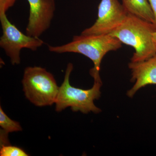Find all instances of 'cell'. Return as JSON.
<instances>
[{
  "label": "cell",
  "instance_id": "6",
  "mask_svg": "<svg viewBox=\"0 0 156 156\" xmlns=\"http://www.w3.org/2000/svg\"><path fill=\"white\" fill-rule=\"evenodd\" d=\"M128 12L119 0H101L95 23L85 29L82 34H110L122 25Z\"/></svg>",
  "mask_w": 156,
  "mask_h": 156
},
{
  "label": "cell",
  "instance_id": "11",
  "mask_svg": "<svg viewBox=\"0 0 156 156\" xmlns=\"http://www.w3.org/2000/svg\"><path fill=\"white\" fill-rule=\"evenodd\" d=\"M1 156H27L28 154L21 148L7 144L1 146Z\"/></svg>",
  "mask_w": 156,
  "mask_h": 156
},
{
  "label": "cell",
  "instance_id": "8",
  "mask_svg": "<svg viewBox=\"0 0 156 156\" xmlns=\"http://www.w3.org/2000/svg\"><path fill=\"white\" fill-rule=\"evenodd\" d=\"M131 72V81L134 86L127 92L128 97L132 98L136 92L147 85H156V54L144 61L129 62Z\"/></svg>",
  "mask_w": 156,
  "mask_h": 156
},
{
  "label": "cell",
  "instance_id": "12",
  "mask_svg": "<svg viewBox=\"0 0 156 156\" xmlns=\"http://www.w3.org/2000/svg\"><path fill=\"white\" fill-rule=\"evenodd\" d=\"M17 0H0V14H6L11 7H13Z\"/></svg>",
  "mask_w": 156,
  "mask_h": 156
},
{
  "label": "cell",
  "instance_id": "9",
  "mask_svg": "<svg viewBox=\"0 0 156 156\" xmlns=\"http://www.w3.org/2000/svg\"><path fill=\"white\" fill-rule=\"evenodd\" d=\"M128 13L154 23V16L148 0H122Z\"/></svg>",
  "mask_w": 156,
  "mask_h": 156
},
{
  "label": "cell",
  "instance_id": "3",
  "mask_svg": "<svg viewBox=\"0 0 156 156\" xmlns=\"http://www.w3.org/2000/svg\"><path fill=\"white\" fill-rule=\"evenodd\" d=\"M73 69L72 63H68L64 81L59 87L55 101L56 111L61 112L70 107L73 112H80L84 114L99 113L101 110L94 104V101L100 97L102 83L94 82L92 88L87 90L73 87L70 84L69 77Z\"/></svg>",
  "mask_w": 156,
  "mask_h": 156
},
{
  "label": "cell",
  "instance_id": "10",
  "mask_svg": "<svg viewBox=\"0 0 156 156\" xmlns=\"http://www.w3.org/2000/svg\"><path fill=\"white\" fill-rule=\"evenodd\" d=\"M0 126L1 131L8 134L9 133L21 131L22 128L18 122L10 119L0 107Z\"/></svg>",
  "mask_w": 156,
  "mask_h": 156
},
{
  "label": "cell",
  "instance_id": "1",
  "mask_svg": "<svg viewBox=\"0 0 156 156\" xmlns=\"http://www.w3.org/2000/svg\"><path fill=\"white\" fill-rule=\"evenodd\" d=\"M122 43L110 34H81L74 36L70 42L61 46H48L49 51L56 53H74L83 54L94 63L90 74L94 82H101V64L104 56L110 51H115L122 47Z\"/></svg>",
  "mask_w": 156,
  "mask_h": 156
},
{
  "label": "cell",
  "instance_id": "13",
  "mask_svg": "<svg viewBox=\"0 0 156 156\" xmlns=\"http://www.w3.org/2000/svg\"><path fill=\"white\" fill-rule=\"evenodd\" d=\"M151 7L154 16V22L153 24L156 27V0H148Z\"/></svg>",
  "mask_w": 156,
  "mask_h": 156
},
{
  "label": "cell",
  "instance_id": "14",
  "mask_svg": "<svg viewBox=\"0 0 156 156\" xmlns=\"http://www.w3.org/2000/svg\"><path fill=\"white\" fill-rule=\"evenodd\" d=\"M153 40L156 50V31L153 34Z\"/></svg>",
  "mask_w": 156,
  "mask_h": 156
},
{
  "label": "cell",
  "instance_id": "4",
  "mask_svg": "<svg viewBox=\"0 0 156 156\" xmlns=\"http://www.w3.org/2000/svg\"><path fill=\"white\" fill-rule=\"evenodd\" d=\"M26 98L38 107L55 103L59 87L53 74L40 66L26 68L22 81Z\"/></svg>",
  "mask_w": 156,
  "mask_h": 156
},
{
  "label": "cell",
  "instance_id": "2",
  "mask_svg": "<svg viewBox=\"0 0 156 156\" xmlns=\"http://www.w3.org/2000/svg\"><path fill=\"white\" fill-rule=\"evenodd\" d=\"M156 31L153 23L128 13L122 24L110 34L122 44L131 46L135 52L131 62L144 61L156 54L153 34Z\"/></svg>",
  "mask_w": 156,
  "mask_h": 156
},
{
  "label": "cell",
  "instance_id": "5",
  "mask_svg": "<svg viewBox=\"0 0 156 156\" xmlns=\"http://www.w3.org/2000/svg\"><path fill=\"white\" fill-rule=\"evenodd\" d=\"M2 35L0 38V47L2 48L13 65L20 63V51L23 48L36 51L44 44V41L30 37L22 32L8 19L6 14H0Z\"/></svg>",
  "mask_w": 156,
  "mask_h": 156
},
{
  "label": "cell",
  "instance_id": "7",
  "mask_svg": "<svg viewBox=\"0 0 156 156\" xmlns=\"http://www.w3.org/2000/svg\"><path fill=\"white\" fill-rule=\"evenodd\" d=\"M29 17L26 29V34L40 37L50 28L56 9L54 0H27Z\"/></svg>",
  "mask_w": 156,
  "mask_h": 156
}]
</instances>
